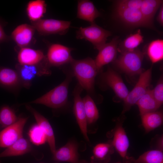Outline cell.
<instances>
[{
  "instance_id": "cell-32",
  "label": "cell",
  "mask_w": 163,
  "mask_h": 163,
  "mask_svg": "<svg viewBox=\"0 0 163 163\" xmlns=\"http://www.w3.org/2000/svg\"><path fill=\"white\" fill-rule=\"evenodd\" d=\"M28 134L31 141L36 145H42L47 141L45 134L37 124L32 127Z\"/></svg>"
},
{
  "instance_id": "cell-3",
  "label": "cell",
  "mask_w": 163,
  "mask_h": 163,
  "mask_svg": "<svg viewBox=\"0 0 163 163\" xmlns=\"http://www.w3.org/2000/svg\"><path fill=\"white\" fill-rule=\"evenodd\" d=\"M120 53L115 63L121 71L130 76L140 75L143 72L142 64L144 53L142 52L137 48Z\"/></svg>"
},
{
  "instance_id": "cell-26",
  "label": "cell",
  "mask_w": 163,
  "mask_h": 163,
  "mask_svg": "<svg viewBox=\"0 0 163 163\" xmlns=\"http://www.w3.org/2000/svg\"><path fill=\"white\" fill-rule=\"evenodd\" d=\"M141 116L142 126L147 133L159 126L163 123V114L160 111L148 113Z\"/></svg>"
},
{
  "instance_id": "cell-35",
  "label": "cell",
  "mask_w": 163,
  "mask_h": 163,
  "mask_svg": "<svg viewBox=\"0 0 163 163\" xmlns=\"http://www.w3.org/2000/svg\"><path fill=\"white\" fill-rule=\"evenodd\" d=\"M157 21L161 26L163 25V3L160 7V10L157 17Z\"/></svg>"
},
{
  "instance_id": "cell-13",
  "label": "cell",
  "mask_w": 163,
  "mask_h": 163,
  "mask_svg": "<svg viewBox=\"0 0 163 163\" xmlns=\"http://www.w3.org/2000/svg\"><path fill=\"white\" fill-rule=\"evenodd\" d=\"M119 43L118 38L114 37L109 43H106L98 50L94 61L99 71L103 66L115 60Z\"/></svg>"
},
{
  "instance_id": "cell-15",
  "label": "cell",
  "mask_w": 163,
  "mask_h": 163,
  "mask_svg": "<svg viewBox=\"0 0 163 163\" xmlns=\"http://www.w3.org/2000/svg\"><path fill=\"white\" fill-rule=\"evenodd\" d=\"M53 154L54 160L59 161L77 163L78 161V146L73 141L68 142L65 145L55 151Z\"/></svg>"
},
{
  "instance_id": "cell-14",
  "label": "cell",
  "mask_w": 163,
  "mask_h": 163,
  "mask_svg": "<svg viewBox=\"0 0 163 163\" xmlns=\"http://www.w3.org/2000/svg\"><path fill=\"white\" fill-rule=\"evenodd\" d=\"M26 108L33 114L37 125L45 134L50 150L53 154L56 150L55 141L53 129L47 119L32 107L25 105Z\"/></svg>"
},
{
  "instance_id": "cell-27",
  "label": "cell",
  "mask_w": 163,
  "mask_h": 163,
  "mask_svg": "<svg viewBox=\"0 0 163 163\" xmlns=\"http://www.w3.org/2000/svg\"><path fill=\"white\" fill-rule=\"evenodd\" d=\"M127 163H163V153L160 149L148 151L140 155L135 160H126Z\"/></svg>"
},
{
  "instance_id": "cell-2",
  "label": "cell",
  "mask_w": 163,
  "mask_h": 163,
  "mask_svg": "<svg viewBox=\"0 0 163 163\" xmlns=\"http://www.w3.org/2000/svg\"><path fill=\"white\" fill-rule=\"evenodd\" d=\"M68 74L61 83L30 103L43 104L55 109L64 106L67 101L69 86L73 76L72 72Z\"/></svg>"
},
{
  "instance_id": "cell-19",
  "label": "cell",
  "mask_w": 163,
  "mask_h": 163,
  "mask_svg": "<svg viewBox=\"0 0 163 163\" xmlns=\"http://www.w3.org/2000/svg\"><path fill=\"white\" fill-rule=\"evenodd\" d=\"M112 145L120 156L126 159L129 142L125 131L120 123L118 124L115 129Z\"/></svg>"
},
{
  "instance_id": "cell-34",
  "label": "cell",
  "mask_w": 163,
  "mask_h": 163,
  "mask_svg": "<svg viewBox=\"0 0 163 163\" xmlns=\"http://www.w3.org/2000/svg\"><path fill=\"white\" fill-rule=\"evenodd\" d=\"M142 0H120L116 1V6L140 9Z\"/></svg>"
},
{
  "instance_id": "cell-21",
  "label": "cell",
  "mask_w": 163,
  "mask_h": 163,
  "mask_svg": "<svg viewBox=\"0 0 163 163\" xmlns=\"http://www.w3.org/2000/svg\"><path fill=\"white\" fill-rule=\"evenodd\" d=\"M141 116L150 112L155 111L160 106L154 98L152 90L148 89L145 93L136 103Z\"/></svg>"
},
{
  "instance_id": "cell-5",
  "label": "cell",
  "mask_w": 163,
  "mask_h": 163,
  "mask_svg": "<svg viewBox=\"0 0 163 163\" xmlns=\"http://www.w3.org/2000/svg\"><path fill=\"white\" fill-rule=\"evenodd\" d=\"M49 66L46 57L41 62L37 65L28 66L17 64L16 68L21 84L27 88L36 76L50 74Z\"/></svg>"
},
{
  "instance_id": "cell-40",
  "label": "cell",
  "mask_w": 163,
  "mask_h": 163,
  "mask_svg": "<svg viewBox=\"0 0 163 163\" xmlns=\"http://www.w3.org/2000/svg\"><path fill=\"white\" fill-rule=\"evenodd\" d=\"M0 163H1V162H0Z\"/></svg>"
},
{
  "instance_id": "cell-33",
  "label": "cell",
  "mask_w": 163,
  "mask_h": 163,
  "mask_svg": "<svg viewBox=\"0 0 163 163\" xmlns=\"http://www.w3.org/2000/svg\"><path fill=\"white\" fill-rule=\"evenodd\" d=\"M152 92L155 100L160 106L163 103V82L161 78Z\"/></svg>"
},
{
  "instance_id": "cell-6",
  "label": "cell",
  "mask_w": 163,
  "mask_h": 163,
  "mask_svg": "<svg viewBox=\"0 0 163 163\" xmlns=\"http://www.w3.org/2000/svg\"><path fill=\"white\" fill-rule=\"evenodd\" d=\"M152 71L151 67L140 75L137 83L123 101L124 104L123 113L128 110L132 106L136 104L149 89L151 82Z\"/></svg>"
},
{
  "instance_id": "cell-7",
  "label": "cell",
  "mask_w": 163,
  "mask_h": 163,
  "mask_svg": "<svg viewBox=\"0 0 163 163\" xmlns=\"http://www.w3.org/2000/svg\"><path fill=\"white\" fill-rule=\"evenodd\" d=\"M31 23L35 30L43 35H64L67 33L71 24L69 21L52 19H41Z\"/></svg>"
},
{
  "instance_id": "cell-17",
  "label": "cell",
  "mask_w": 163,
  "mask_h": 163,
  "mask_svg": "<svg viewBox=\"0 0 163 163\" xmlns=\"http://www.w3.org/2000/svg\"><path fill=\"white\" fill-rule=\"evenodd\" d=\"M46 57L41 50L24 47L19 51L18 59L20 65L31 66L40 63Z\"/></svg>"
},
{
  "instance_id": "cell-8",
  "label": "cell",
  "mask_w": 163,
  "mask_h": 163,
  "mask_svg": "<svg viewBox=\"0 0 163 163\" xmlns=\"http://www.w3.org/2000/svg\"><path fill=\"white\" fill-rule=\"evenodd\" d=\"M116 11L119 19L128 26L154 29V27L149 24L144 18L140 9L116 6Z\"/></svg>"
},
{
  "instance_id": "cell-22",
  "label": "cell",
  "mask_w": 163,
  "mask_h": 163,
  "mask_svg": "<svg viewBox=\"0 0 163 163\" xmlns=\"http://www.w3.org/2000/svg\"><path fill=\"white\" fill-rule=\"evenodd\" d=\"M21 82L16 70L6 68H0V85L6 88H15Z\"/></svg>"
},
{
  "instance_id": "cell-11",
  "label": "cell",
  "mask_w": 163,
  "mask_h": 163,
  "mask_svg": "<svg viewBox=\"0 0 163 163\" xmlns=\"http://www.w3.org/2000/svg\"><path fill=\"white\" fill-rule=\"evenodd\" d=\"M83 89L78 83L73 91V112L77 123L85 139L89 141L87 134V121L84 104L81 97Z\"/></svg>"
},
{
  "instance_id": "cell-16",
  "label": "cell",
  "mask_w": 163,
  "mask_h": 163,
  "mask_svg": "<svg viewBox=\"0 0 163 163\" xmlns=\"http://www.w3.org/2000/svg\"><path fill=\"white\" fill-rule=\"evenodd\" d=\"M35 29L32 25L24 24L18 26L11 33V37L18 46L26 47L31 42Z\"/></svg>"
},
{
  "instance_id": "cell-30",
  "label": "cell",
  "mask_w": 163,
  "mask_h": 163,
  "mask_svg": "<svg viewBox=\"0 0 163 163\" xmlns=\"http://www.w3.org/2000/svg\"><path fill=\"white\" fill-rule=\"evenodd\" d=\"M112 145L107 143H101L97 145L94 148V156L96 160L105 163L107 162L110 155L113 151Z\"/></svg>"
},
{
  "instance_id": "cell-20",
  "label": "cell",
  "mask_w": 163,
  "mask_h": 163,
  "mask_svg": "<svg viewBox=\"0 0 163 163\" xmlns=\"http://www.w3.org/2000/svg\"><path fill=\"white\" fill-rule=\"evenodd\" d=\"M31 149L29 141L22 137L0 153V158L22 155L30 152Z\"/></svg>"
},
{
  "instance_id": "cell-38",
  "label": "cell",
  "mask_w": 163,
  "mask_h": 163,
  "mask_svg": "<svg viewBox=\"0 0 163 163\" xmlns=\"http://www.w3.org/2000/svg\"><path fill=\"white\" fill-rule=\"evenodd\" d=\"M77 163H101V162H95V161H93L91 162H88L87 161L82 160V161H78V162Z\"/></svg>"
},
{
  "instance_id": "cell-4",
  "label": "cell",
  "mask_w": 163,
  "mask_h": 163,
  "mask_svg": "<svg viewBox=\"0 0 163 163\" xmlns=\"http://www.w3.org/2000/svg\"><path fill=\"white\" fill-rule=\"evenodd\" d=\"M111 33L97 24L94 22L86 27H81L77 31V38L85 39L91 43L99 50L106 43Z\"/></svg>"
},
{
  "instance_id": "cell-37",
  "label": "cell",
  "mask_w": 163,
  "mask_h": 163,
  "mask_svg": "<svg viewBox=\"0 0 163 163\" xmlns=\"http://www.w3.org/2000/svg\"><path fill=\"white\" fill-rule=\"evenodd\" d=\"M158 145L160 150H162L163 149V137H161L159 139L158 142Z\"/></svg>"
},
{
  "instance_id": "cell-12",
  "label": "cell",
  "mask_w": 163,
  "mask_h": 163,
  "mask_svg": "<svg viewBox=\"0 0 163 163\" xmlns=\"http://www.w3.org/2000/svg\"><path fill=\"white\" fill-rule=\"evenodd\" d=\"M102 76L105 83L113 90L118 97L124 101L129 92L120 75L109 67Z\"/></svg>"
},
{
  "instance_id": "cell-10",
  "label": "cell",
  "mask_w": 163,
  "mask_h": 163,
  "mask_svg": "<svg viewBox=\"0 0 163 163\" xmlns=\"http://www.w3.org/2000/svg\"><path fill=\"white\" fill-rule=\"evenodd\" d=\"M72 49L59 44H54L49 47L46 58L49 65L59 66L70 63L73 58L71 55Z\"/></svg>"
},
{
  "instance_id": "cell-29",
  "label": "cell",
  "mask_w": 163,
  "mask_h": 163,
  "mask_svg": "<svg viewBox=\"0 0 163 163\" xmlns=\"http://www.w3.org/2000/svg\"><path fill=\"white\" fill-rule=\"evenodd\" d=\"M88 124H92L98 119V110L93 100L89 95L82 99Z\"/></svg>"
},
{
  "instance_id": "cell-39",
  "label": "cell",
  "mask_w": 163,
  "mask_h": 163,
  "mask_svg": "<svg viewBox=\"0 0 163 163\" xmlns=\"http://www.w3.org/2000/svg\"><path fill=\"white\" fill-rule=\"evenodd\" d=\"M116 163H121L120 162H117Z\"/></svg>"
},
{
  "instance_id": "cell-31",
  "label": "cell",
  "mask_w": 163,
  "mask_h": 163,
  "mask_svg": "<svg viewBox=\"0 0 163 163\" xmlns=\"http://www.w3.org/2000/svg\"><path fill=\"white\" fill-rule=\"evenodd\" d=\"M18 119L14 111L9 107L5 106L0 109V125L2 127L5 128L12 125Z\"/></svg>"
},
{
  "instance_id": "cell-1",
  "label": "cell",
  "mask_w": 163,
  "mask_h": 163,
  "mask_svg": "<svg viewBox=\"0 0 163 163\" xmlns=\"http://www.w3.org/2000/svg\"><path fill=\"white\" fill-rule=\"evenodd\" d=\"M70 63L73 76L76 78L79 85L89 93L92 92L95 77L100 71L94 60L90 58L80 60L73 59Z\"/></svg>"
},
{
  "instance_id": "cell-36",
  "label": "cell",
  "mask_w": 163,
  "mask_h": 163,
  "mask_svg": "<svg viewBox=\"0 0 163 163\" xmlns=\"http://www.w3.org/2000/svg\"><path fill=\"white\" fill-rule=\"evenodd\" d=\"M7 39V36L0 24V43L6 41Z\"/></svg>"
},
{
  "instance_id": "cell-41",
  "label": "cell",
  "mask_w": 163,
  "mask_h": 163,
  "mask_svg": "<svg viewBox=\"0 0 163 163\" xmlns=\"http://www.w3.org/2000/svg\"></svg>"
},
{
  "instance_id": "cell-28",
  "label": "cell",
  "mask_w": 163,
  "mask_h": 163,
  "mask_svg": "<svg viewBox=\"0 0 163 163\" xmlns=\"http://www.w3.org/2000/svg\"><path fill=\"white\" fill-rule=\"evenodd\" d=\"M146 52L150 61L155 63L163 59V40L157 39L150 42L147 46Z\"/></svg>"
},
{
  "instance_id": "cell-24",
  "label": "cell",
  "mask_w": 163,
  "mask_h": 163,
  "mask_svg": "<svg viewBox=\"0 0 163 163\" xmlns=\"http://www.w3.org/2000/svg\"><path fill=\"white\" fill-rule=\"evenodd\" d=\"M46 5L43 0L30 1L27 7V12L29 18L31 22L41 19L46 11Z\"/></svg>"
},
{
  "instance_id": "cell-23",
  "label": "cell",
  "mask_w": 163,
  "mask_h": 163,
  "mask_svg": "<svg viewBox=\"0 0 163 163\" xmlns=\"http://www.w3.org/2000/svg\"><path fill=\"white\" fill-rule=\"evenodd\" d=\"M163 2L161 0H142L140 10L147 21L153 27L154 16Z\"/></svg>"
},
{
  "instance_id": "cell-9",
  "label": "cell",
  "mask_w": 163,
  "mask_h": 163,
  "mask_svg": "<svg viewBox=\"0 0 163 163\" xmlns=\"http://www.w3.org/2000/svg\"><path fill=\"white\" fill-rule=\"evenodd\" d=\"M27 118H18L15 123L0 132V147L7 148L23 137L24 127Z\"/></svg>"
},
{
  "instance_id": "cell-18",
  "label": "cell",
  "mask_w": 163,
  "mask_h": 163,
  "mask_svg": "<svg viewBox=\"0 0 163 163\" xmlns=\"http://www.w3.org/2000/svg\"><path fill=\"white\" fill-rule=\"evenodd\" d=\"M77 17L91 23L101 15L93 2L87 0H78V2Z\"/></svg>"
},
{
  "instance_id": "cell-25",
  "label": "cell",
  "mask_w": 163,
  "mask_h": 163,
  "mask_svg": "<svg viewBox=\"0 0 163 163\" xmlns=\"http://www.w3.org/2000/svg\"><path fill=\"white\" fill-rule=\"evenodd\" d=\"M143 41V37L140 29L134 34L129 35L123 41L119 43L118 51L120 53L134 50Z\"/></svg>"
}]
</instances>
